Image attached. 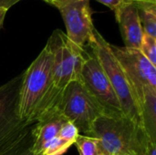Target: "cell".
Masks as SVG:
<instances>
[{"mask_svg":"<svg viewBox=\"0 0 156 155\" xmlns=\"http://www.w3.org/2000/svg\"><path fill=\"white\" fill-rule=\"evenodd\" d=\"M125 47L140 49L144 31L136 6L133 1L126 3L114 12Z\"/></svg>","mask_w":156,"mask_h":155,"instance_id":"cell-11","label":"cell"},{"mask_svg":"<svg viewBox=\"0 0 156 155\" xmlns=\"http://www.w3.org/2000/svg\"><path fill=\"white\" fill-rule=\"evenodd\" d=\"M100 3H101L102 5L108 6L110 9H112V11H116L118 10L121 6H122L123 5H125L128 2H131L133 0H96Z\"/></svg>","mask_w":156,"mask_h":155,"instance_id":"cell-17","label":"cell"},{"mask_svg":"<svg viewBox=\"0 0 156 155\" xmlns=\"http://www.w3.org/2000/svg\"><path fill=\"white\" fill-rule=\"evenodd\" d=\"M74 144H76L80 155H106L101 147L99 140L95 138L79 135Z\"/></svg>","mask_w":156,"mask_h":155,"instance_id":"cell-14","label":"cell"},{"mask_svg":"<svg viewBox=\"0 0 156 155\" xmlns=\"http://www.w3.org/2000/svg\"><path fill=\"white\" fill-rule=\"evenodd\" d=\"M32 143H33V135L31 132L19 143L16 144L14 147H12L11 149H9L8 151L0 155H34L30 152V147Z\"/></svg>","mask_w":156,"mask_h":155,"instance_id":"cell-16","label":"cell"},{"mask_svg":"<svg viewBox=\"0 0 156 155\" xmlns=\"http://www.w3.org/2000/svg\"><path fill=\"white\" fill-rule=\"evenodd\" d=\"M90 0H67L56 2L52 5L57 7L65 23L68 38L80 48H85L92 36L94 26L92 23Z\"/></svg>","mask_w":156,"mask_h":155,"instance_id":"cell-10","label":"cell"},{"mask_svg":"<svg viewBox=\"0 0 156 155\" xmlns=\"http://www.w3.org/2000/svg\"><path fill=\"white\" fill-rule=\"evenodd\" d=\"M23 73L0 86V154L19 143L33 130L35 124L22 121L17 104Z\"/></svg>","mask_w":156,"mask_h":155,"instance_id":"cell-6","label":"cell"},{"mask_svg":"<svg viewBox=\"0 0 156 155\" xmlns=\"http://www.w3.org/2000/svg\"><path fill=\"white\" fill-rule=\"evenodd\" d=\"M140 50L144 56L156 67V37L144 34Z\"/></svg>","mask_w":156,"mask_h":155,"instance_id":"cell-15","label":"cell"},{"mask_svg":"<svg viewBox=\"0 0 156 155\" xmlns=\"http://www.w3.org/2000/svg\"><path fill=\"white\" fill-rule=\"evenodd\" d=\"M45 2H47V3H48V4H50V5H53L54 3H56V2H60V1H67V0H44Z\"/></svg>","mask_w":156,"mask_h":155,"instance_id":"cell-21","label":"cell"},{"mask_svg":"<svg viewBox=\"0 0 156 155\" xmlns=\"http://www.w3.org/2000/svg\"><path fill=\"white\" fill-rule=\"evenodd\" d=\"M110 48L123 69L141 110L146 90H156V67L137 48L110 44Z\"/></svg>","mask_w":156,"mask_h":155,"instance_id":"cell-8","label":"cell"},{"mask_svg":"<svg viewBox=\"0 0 156 155\" xmlns=\"http://www.w3.org/2000/svg\"><path fill=\"white\" fill-rule=\"evenodd\" d=\"M144 127L149 138L156 143V90H146L141 104Z\"/></svg>","mask_w":156,"mask_h":155,"instance_id":"cell-12","label":"cell"},{"mask_svg":"<svg viewBox=\"0 0 156 155\" xmlns=\"http://www.w3.org/2000/svg\"><path fill=\"white\" fill-rule=\"evenodd\" d=\"M6 10L5 9H1L0 8V27L2 26L3 23H4V19H5V14H6Z\"/></svg>","mask_w":156,"mask_h":155,"instance_id":"cell-20","label":"cell"},{"mask_svg":"<svg viewBox=\"0 0 156 155\" xmlns=\"http://www.w3.org/2000/svg\"><path fill=\"white\" fill-rule=\"evenodd\" d=\"M47 46L52 53L53 82L62 90L72 81H80L82 66L87 55L85 48L73 44L60 30H55Z\"/></svg>","mask_w":156,"mask_h":155,"instance_id":"cell-7","label":"cell"},{"mask_svg":"<svg viewBox=\"0 0 156 155\" xmlns=\"http://www.w3.org/2000/svg\"><path fill=\"white\" fill-rule=\"evenodd\" d=\"M82 66L80 82L111 116H122L121 103L97 57L88 46Z\"/></svg>","mask_w":156,"mask_h":155,"instance_id":"cell-9","label":"cell"},{"mask_svg":"<svg viewBox=\"0 0 156 155\" xmlns=\"http://www.w3.org/2000/svg\"><path fill=\"white\" fill-rule=\"evenodd\" d=\"M136 6L144 34L156 37V0H133Z\"/></svg>","mask_w":156,"mask_h":155,"instance_id":"cell-13","label":"cell"},{"mask_svg":"<svg viewBox=\"0 0 156 155\" xmlns=\"http://www.w3.org/2000/svg\"><path fill=\"white\" fill-rule=\"evenodd\" d=\"M145 155H156V143L154 142H150Z\"/></svg>","mask_w":156,"mask_h":155,"instance_id":"cell-19","label":"cell"},{"mask_svg":"<svg viewBox=\"0 0 156 155\" xmlns=\"http://www.w3.org/2000/svg\"><path fill=\"white\" fill-rule=\"evenodd\" d=\"M52 62V53L46 45L23 73L17 110L20 119L29 124L37 123L54 110L60 98L62 90L53 82Z\"/></svg>","mask_w":156,"mask_h":155,"instance_id":"cell-1","label":"cell"},{"mask_svg":"<svg viewBox=\"0 0 156 155\" xmlns=\"http://www.w3.org/2000/svg\"><path fill=\"white\" fill-rule=\"evenodd\" d=\"M89 137L99 140L106 155H145L153 142L143 125L125 115L100 117Z\"/></svg>","mask_w":156,"mask_h":155,"instance_id":"cell-2","label":"cell"},{"mask_svg":"<svg viewBox=\"0 0 156 155\" xmlns=\"http://www.w3.org/2000/svg\"><path fill=\"white\" fill-rule=\"evenodd\" d=\"M56 108L83 136H90L97 119L108 115L80 81H72L62 90Z\"/></svg>","mask_w":156,"mask_h":155,"instance_id":"cell-5","label":"cell"},{"mask_svg":"<svg viewBox=\"0 0 156 155\" xmlns=\"http://www.w3.org/2000/svg\"><path fill=\"white\" fill-rule=\"evenodd\" d=\"M18 1L20 0H0V8L7 11L10 7H12Z\"/></svg>","mask_w":156,"mask_h":155,"instance_id":"cell-18","label":"cell"},{"mask_svg":"<svg viewBox=\"0 0 156 155\" xmlns=\"http://www.w3.org/2000/svg\"><path fill=\"white\" fill-rule=\"evenodd\" d=\"M88 46L91 48L105 71L121 103L123 114L144 126L141 110L132 86L120 63L112 54L110 48V43L94 29Z\"/></svg>","mask_w":156,"mask_h":155,"instance_id":"cell-3","label":"cell"},{"mask_svg":"<svg viewBox=\"0 0 156 155\" xmlns=\"http://www.w3.org/2000/svg\"><path fill=\"white\" fill-rule=\"evenodd\" d=\"M34 155H62L80 135L77 128L55 108L43 116L32 131Z\"/></svg>","mask_w":156,"mask_h":155,"instance_id":"cell-4","label":"cell"}]
</instances>
